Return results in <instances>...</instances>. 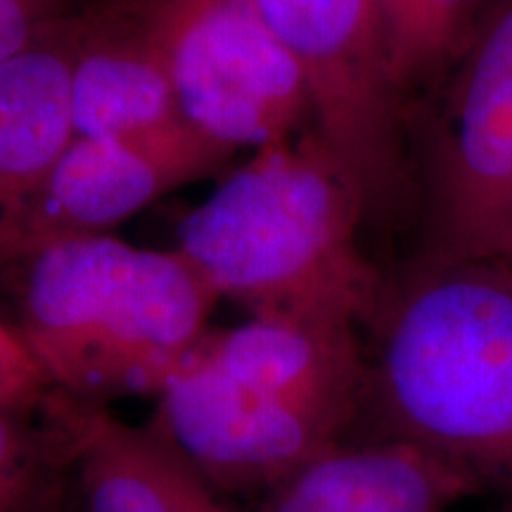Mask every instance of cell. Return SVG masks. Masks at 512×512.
Returning a JSON list of instances; mask_svg holds the SVG:
<instances>
[{"mask_svg": "<svg viewBox=\"0 0 512 512\" xmlns=\"http://www.w3.org/2000/svg\"><path fill=\"white\" fill-rule=\"evenodd\" d=\"M366 387L356 328L252 316L204 335L155 394L150 430L214 491H271L342 444Z\"/></svg>", "mask_w": 512, "mask_h": 512, "instance_id": "6da1fadb", "label": "cell"}, {"mask_svg": "<svg viewBox=\"0 0 512 512\" xmlns=\"http://www.w3.org/2000/svg\"><path fill=\"white\" fill-rule=\"evenodd\" d=\"M361 190L313 128L256 150L178 226L185 259L216 297L252 316L356 328L380 283L358 245Z\"/></svg>", "mask_w": 512, "mask_h": 512, "instance_id": "7a4b0ae2", "label": "cell"}, {"mask_svg": "<svg viewBox=\"0 0 512 512\" xmlns=\"http://www.w3.org/2000/svg\"><path fill=\"white\" fill-rule=\"evenodd\" d=\"M368 368L387 432L512 501V261L425 264L377 306Z\"/></svg>", "mask_w": 512, "mask_h": 512, "instance_id": "3957f363", "label": "cell"}, {"mask_svg": "<svg viewBox=\"0 0 512 512\" xmlns=\"http://www.w3.org/2000/svg\"><path fill=\"white\" fill-rule=\"evenodd\" d=\"M22 335L50 389L98 403L155 396L207 335L216 292L176 249L112 235L24 256Z\"/></svg>", "mask_w": 512, "mask_h": 512, "instance_id": "277c9868", "label": "cell"}, {"mask_svg": "<svg viewBox=\"0 0 512 512\" xmlns=\"http://www.w3.org/2000/svg\"><path fill=\"white\" fill-rule=\"evenodd\" d=\"M430 152L427 264L512 261V0H486Z\"/></svg>", "mask_w": 512, "mask_h": 512, "instance_id": "5b68a950", "label": "cell"}, {"mask_svg": "<svg viewBox=\"0 0 512 512\" xmlns=\"http://www.w3.org/2000/svg\"><path fill=\"white\" fill-rule=\"evenodd\" d=\"M178 110L228 150H264L313 126L297 62L252 0H143Z\"/></svg>", "mask_w": 512, "mask_h": 512, "instance_id": "8992f818", "label": "cell"}, {"mask_svg": "<svg viewBox=\"0 0 512 512\" xmlns=\"http://www.w3.org/2000/svg\"><path fill=\"white\" fill-rule=\"evenodd\" d=\"M309 88L313 131L361 190L368 216L403 192L401 93L384 55L375 0H252Z\"/></svg>", "mask_w": 512, "mask_h": 512, "instance_id": "52a82bcc", "label": "cell"}, {"mask_svg": "<svg viewBox=\"0 0 512 512\" xmlns=\"http://www.w3.org/2000/svg\"><path fill=\"white\" fill-rule=\"evenodd\" d=\"M235 155L188 121L140 136H74L31 200L0 230V259L19 261L57 242L110 235L171 190L216 174Z\"/></svg>", "mask_w": 512, "mask_h": 512, "instance_id": "ba28073f", "label": "cell"}, {"mask_svg": "<svg viewBox=\"0 0 512 512\" xmlns=\"http://www.w3.org/2000/svg\"><path fill=\"white\" fill-rule=\"evenodd\" d=\"M72 117L81 138L140 136L185 121L143 0L83 8Z\"/></svg>", "mask_w": 512, "mask_h": 512, "instance_id": "9c48e42d", "label": "cell"}, {"mask_svg": "<svg viewBox=\"0 0 512 512\" xmlns=\"http://www.w3.org/2000/svg\"><path fill=\"white\" fill-rule=\"evenodd\" d=\"M86 512H226L216 491L155 432L53 392Z\"/></svg>", "mask_w": 512, "mask_h": 512, "instance_id": "30bf717a", "label": "cell"}, {"mask_svg": "<svg viewBox=\"0 0 512 512\" xmlns=\"http://www.w3.org/2000/svg\"><path fill=\"white\" fill-rule=\"evenodd\" d=\"M479 486L411 444H337L273 486L261 512H451Z\"/></svg>", "mask_w": 512, "mask_h": 512, "instance_id": "8fae6325", "label": "cell"}, {"mask_svg": "<svg viewBox=\"0 0 512 512\" xmlns=\"http://www.w3.org/2000/svg\"><path fill=\"white\" fill-rule=\"evenodd\" d=\"M81 12L0 60V230L76 136L72 72Z\"/></svg>", "mask_w": 512, "mask_h": 512, "instance_id": "7c38bea8", "label": "cell"}, {"mask_svg": "<svg viewBox=\"0 0 512 512\" xmlns=\"http://www.w3.org/2000/svg\"><path fill=\"white\" fill-rule=\"evenodd\" d=\"M484 5L486 0H375L384 55L401 95L456 64Z\"/></svg>", "mask_w": 512, "mask_h": 512, "instance_id": "4fadbf2b", "label": "cell"}, {"mask_svg": "<svg viewBox=\"0 0 512 512\" xmlns=\"http://www.w3.org/2000/svg\"><path fill=\"white\" fill-rule=\"evenodd\" d=\"M76 0H0V60L74 17Z\"/></svg>", "mask_w": 512, "mask_h": 512, "instance_id": "5bb4252c", "label": "cell"}, {"mask_svg": "<svg viewBox=\"0 0 512 512\" xmlns=\"http://www.w3.org/2000/svg\"><path fill=\"white\" fill-rule=\"evenodd\" d=\"M19 413L0 403V512H17L27 494L29 446Z\"/></svg>", "mask_w": 512, "mask_h": 512, "instance_id": "9a60e30c", "label": "cell"}, {"mask_svg": "<svg viewBox=\"0 0 512 512\" xmlns=\"http://www.w3.org/2000/svg\"><path fill=\"white\" fill-rule=\"evenodd\" d=\"M498 512H512V501H505V505Z\"/></svg>", "mask_w": 512, "mask_h": 512, "instance_id": "2e32d148", "label": "cell"}]
</instances>
